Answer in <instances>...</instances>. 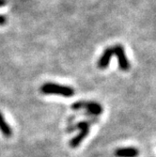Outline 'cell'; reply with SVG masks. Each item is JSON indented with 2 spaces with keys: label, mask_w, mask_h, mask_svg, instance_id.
I'll return each mask as SVG.
<instances>
[{
  "label": "cell",
  "mask_w": 156,
  "mask_h": 157,
  "mask_svg": "<svg viewBox=\"0 0 156 157\" xmlns=\"http://www.w3.org/2000/svg\"><path fill=\"white\" fill-rule=\"evenodd\" d=\"M113 49V55L117 56L118 61H119V67L123 72H127L130 69V62L128 60V58L126 56L124 48L120 44H116L114 46H112Z\"/></svg>",
  "instance_id": "3"
},
{
  "label": "cell",
  "mask_w": 156,
  "mask_h": 157,
  "mask_svg": "<svg viewBox=\"0 0 156 157\" xmlns=\"http://www.w3.org/2000/svg\"><path fill=\"white\" fill-rule=\"evenodd\" d=\"M6 22H7V20H6L5 16H3V15H0V25H5V24H6Z\"/></svg>",
  "instance_id": "8"
},
{
  "label": "cell",
  "mask_w": 156,
  "mask_h": 157,
  "mask_svg": "<svg viewBox=\"0 0 156 157\" xmlns=\"http://www.w3.org/2000/svg\"><path fill=\"white\" fill-rule=\"evenodd\" d=\"M0 131H1L2 135L6 137H10L12 135V130L9 123L5 121L4 117L1 113H0Z\"/></svg>",
  "instance_id": "7"
},
{
  "label": "cell",
  "mask_w": 156,
  "mask_h": 157,
  "mask_svg": "<svg viewBox=\"0 0 156 157\" xmlns=\"http://www.w3.org/2000/svg\"><path fill=\"white\" fill-rule=\"evenodd\" d=\"M114 56L113 55V49H112V46L111 47H108L106 48L103 55L101 56L100 59L98 61V67L100 69H106L108 67V64L110 62V59L112 56Z\"/></svg>",
  "instance_id": "6"
},
{
  "label": "cell",
  "mask_w": 156,
  "mask_h": 157,
  "mask_svg": "<svg viewBox=\"0 0 156 157\" xmlns=\"http://www.w3.org/2000/svg\"><path fill=\"white\" fill-rule=\"evenodd\" d=\"M6 3H7V0H0V8L3 7V6H5Z\"/></svg>",
  "instance_id": "9"
},
{
  "label": "cell",
  "mask_w": 156,
  "mask_h": 157,
  "mask_svg": "<svg viewBox=\"0 0 156 157\" xmlns=\"http://www.w3.org/2000/svg\"><path fill=\"white\" fill-rule=\"evenodd\" d=\"M40 92L42 94H56L66 98L73 97L75 93L74 90L69 86H63L55 83H45L40 87Z\"/></svg>",
  "instance_id": "1"
},
{
  "label": "cell",
  "mask_w": 156,
  "mask_h": 157,
  "mask_svg": "<svg viewBox=\"0 0 156 157\" xmlns=\"http://www.w3.org/2000/svg\"><path fill=\"white\" fill-rule=\"evenodd\" d=\"M89 131H90V127L84 128V129L80 130V132H79L74 137H73L72 139H70V143H69L70 147V148H73V149L77 148V147L82 143V142H83V140L89 136Z\"/></svg>",
  "instance_id": "5"
},
{
  "label": "cell",
  "mask_w": 156,
  "mask_h": 157,
  "mask_svg": "<svg viewBox=\"0 0 156 157\" xmlns=\"http://www.w3.org/2000/svg\"><path fill=\"white\" fill-rule=\"evenodd\" d=\"M114 155L116 157H137L139 155V151L135 147H122L116 149Z\"/></svg>",
  "instance_id": "4"
},
{
  "label": "cell",
  "mask_w": 156,
  "mask_h": 157,
  "mask_svg": "<svg viewBox=\"0 0 156 157\" xmlns=\"http://www.w3.org/2000/svg\"><path fill=\"white\" fill-rule=\"evenodd\" d=\"M82 108H85L87 110L86 111L87 113H89L91 116H95V117L101 115L104 110L103 106L97 102H93V101H90V102L80 101V102H76L72 105V109L74 111H78Z\"/></svg>",
  "instance_id": "2"
}]
</instances>
